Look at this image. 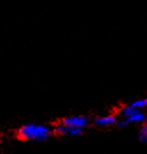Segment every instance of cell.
Masks as SVG:
<instances>
[{"label":"cell","mask_w":147,"mask_h":154,"mask_svg":"<svg viewBox=\"0 0 147 154\" xmlns=\"http://www.w3.org/2000/svg\"><path fill=\"white\" fill-rule=\"evenodd\" d=\"M118 121V116L114 114H109V116H97L93 119V126L98 127V128H111V127L115 126V123Z\"/></svg>","instance_id":"3957f363"},{"label":"cell","mask_w":147,"mask_h":154,"mask_svg":"<svg viewBox=\"0 0 147 154\" xmlns=\"http://www.w3.org/2000/svg\"><path fill=\"white\" fill-rule=\"evenodd\" d=\"M17 137L24 142H47L54 135L53 126L41 123H26L17 130Z\"/></svg>","instance_id":"6da1fadb"},{"label":"cell","mask_w":147,"mask_h":154,"mask_svg":"<svg viewBox=\"0 0 147 154\" xmlns=\"http://www.w3.org/2000/svg\"><path fill=\"white\" fill-rule=\"evenodd\" d=\"M137 111L139 110L136 109V107H133V106H131L130 104H128V105H123L120 109V111H119V113H120L121 118L127 119V118H129L130 116H132L133 113H136Z\"/></svg>","instance_id":"5b68a950"},{"label":"cell","mask_w":147,"mask_h":154,"mask_svg":"<svg viewBox=\"0 0 147 154\" xmlns=\"http://www.w3.org/2000/svg\"><path fill=\"white\" fill-rule=\"evenodd\" d=\"M62 125L69 127V128H79V129H87L90 125V120L87 116H70L60 119Z\"/></svg>","instance_id":"7a4b0ae2"},{"label":"cell","mask_w":147,"mask_h":154,"mask_svg":"<svg viewBox=\"0 0 147 154\" xmlns=\"http://www.w3.org/2000/svg\"><path fill=\"white\" fill-rule=\"evenodd\" d=\"M115 126L118 127V128H120V129H123V128H127V127L129 126V122L127 121L125 119H123V118H121L120 120L118 119V121H116V123H115Z\"/></svg>","instance_id":"ba28073f"},{"label":"cell","mask_w":147,"mask_h":154,"mask_svg":"<svg viewBox=\"0 0 147 154\" xmlns=\"http://www.w3.org/2000/svg\"><path fill=\"white\" fill-rule=\"evenodd\" d=\"M131 106L136 107L138 110H144L145 107L147 106V99L146 98H142V99H137V100H133L130 103Z\"/></svg>","instance_id":"52a82bcc"},{"label":"cell","mask_w":147,"mask_h":154,"mask_svg":"<svg viewBox=\"0 0 147 154\" xmlns=\"http://www.w3.org/2000/svg\"><path fill=\"white\" fill-rule=\"evenodd\" d=\"M138 140L139 143L146 144L147 143V126L146 123H142V127L138 131Z\"/></svg>","instance_id":"8992f818"},{"label":"cell","mask_w":147,"mask_h":154,"mask_svg":"<svg viewBox=\"0 0 147 154\" xmlns=\"http://www.w3.org/2000/svg\"><path fill=\"white\" fill-rule=\"evenodd\" d=\"M125 120L129 122V125L130 123H139V125H142V123L146 122V114L142 112V110H139L137 111L136 113H133L132 116H129V118H127Z\"/></svg>","instance_id":"277c9868"}]
</instances>
